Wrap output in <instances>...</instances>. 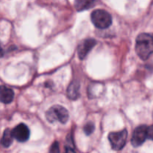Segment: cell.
<instances>
[{"label": "cell", "mask_w": 153, "mask_h": 153, "mask_svg": "<svg viewBox=\"0 0 153 153\" xmlns=\"http://www.w3.org/2000/svg\"><path fill=\"white\" fill-rule=\"evenodd\" d=\"M135 50L142 60H146L153 54V34L142 33L136 39Z\"/></svg>", "instance_id": "obj_1"}, {"label": "cell", "mask_w": 153, "mask_h": 153, "mask_svg": "<svg viewBox=\"0 0 153 153\" xmlns=\"http://www.w3.org/2000/svg\"><path fill=\"white\" fill-rule=\"evenodd\" d=\"M46 117L49 123L59 122L64 124L68 120L69 113L65 108L61 105H54L46 111Z\"/></svg>", "instance_id": "obj_2"}, {"label": "cell", "mask_w": 153, "mask_h": 153, "mask_svg": "<svg viewBox=\"0 0 153 153\" xmlns=\"http://www.w3.org/2000/svg\"><path fill=\"white\" fill-rule=\"evenodd\" d=\"M91 21L97 28L105 29L111 25L112 18L110 13L104 10H96L91 13Z\"/></svg>", "instance_id": "obj_3"}, {"label": "cell", "mask_w": 153, "mask_h": 153, "mask_svg": "<svg viewBox=\"0 0 153 153\" xmlns=\"http://www.w3.org/2000/svg\"><path fill=\"white\" fill-rule=\"evenodd\" d=\"M128 132L126 129L117 132H111L108 135V140L110 141L111 147L114 150H120L126 143Z\"/></svg>", "instance_id": "obj_4"}, {"label": "cell", "mask_w": 153, "mask_h": 153, "mask_svg": "<svg viewBox=\"0 0 153 153\" xmlns=\"http://www.w3.org/2000/svg\"><path fill=\"white\" fill-rule=\"evenodd\" d=\"M146 126H140L135 128L131 137V144L134 147H137L143 144L145 140L148 138Z\"/></svg>", "instance_id": "obj_5"}, {"label": "cell", "mask_w": 153, "mask_h": 153, "mask_svg": "<svg viewBox=\"0 0 153 153\" xmlns=\"http://www.w3.org/2000/svg\"><path fill=\"white\" fill-rule=\"evenodd\" d=\"M13 138L19 142H25L28 140L30 136V131L26 125L20 123L16 126L11 131Z\"/></svg>", "instance_id": "obj_6"}, {"label": "cell", "mask_w": 153, "mask_h": 153, "mask_svg": "<svg viewBox=\"0 0 153 153\" xmlns=\"http://www.w3.org/2000/svg\"><path fill=\"white\" fill-rule=\"evenodd\" d=\"M97 44V41L94 39H86L83 40L78 47V55L80 59H85V57L87 56L90 51Z\"/></svg>", "instance_id": "obj_7"}, {"label": "cell", "mask_w": 153, "mask_h": 153, "mask_svg": "<svg viewBox=\"0 0 153 153\" xmlns=\"http://www.w3.org/2000/svg\"><path fill=\"white\" fill-rule=\"evenodd\" d=\"M14 97V93L13 90L7 87L1 85L0 86V102L4 104L10 103Z\"/></svg>", "instance_id": "obj_8"}, {"label": "cell", "mask_w": 153, "mask_h": 153, "mask_svg": "<svg viewBox=\"0 0 153 153\" xmlns=\"http://www.w3.org/2000/svg\"><path fill=\"white\" fill-rule=\"evenodd\" d=\"M98 0H75V7L78 11L88 10L92 8L96 5Z\"/></svg>", "instance_id": "obj_9"}, {"label": "cell", "mask_w": 153, "mask_h": 153, "mask_svg": "<svg viewBox=\"0 0 153 153\" xmlns=\"http://www.w3.org/2000/svg\"><path fill=\"white\" fill-rule=\"evenodd\" d=\"M67 96L71 100H76L79 97V85L78 82H73L67 89Z\"/></svg>", "instance_id": "obj_10"}, {"label": "cell", "mask_w": 153, "mask_h": 153, "mask_svg": "<svg viewBox=\"0 0 153 153\" xmlns=\"http://www.w3.org/2000/svg\"><path fill=\"white\" fill-rule=\"evenodd\" d=\"M13 135L10 129H6L3 133L2 138L1 140V143L4 147H9L13 142Z\"/></svg>", "instance_id": "obj_11"}, {"label": "cell", "mask_w": 153, "mask_h": 153, "mask_svg": "<svg viewBox=\"0 0 153 153\" xmlns=\"http://www.w3.org/2000/svg\"><path fill=\"white\" fill-rule=\"evenodd\" d=\"M94 130V123L91 122L88 123L85 126V127H84V131H85V134H86L87 135H90L91 134H92Z\"/></svg>", "instance_id": "obj_12"}, {"label": "cell", "mask_w": 153, "mask_h": 153, "mask_svg": "<svg viewBox=\"0 0 153 153\" xmlns=\"http://www.w3.org/2000/svg\"><path fill=\"white\" fill-rule=\"evenodd\" d=\"M50 153H60V149H59V143L58 142H55L52 143V146L50 147V150H49Z\"/></svg>", "instance_id": "obj_13"}, {"label": "cell", "mask_w": 153, "mask_h": 153, "mask_svg": "<svg viewBox=\"0 0 153 153\" xmlns=\"http://www.w3.org/2000/svg\"><path fill=\"white\" fill-rule=\"evenodd\" d=\"M147 137L148 138L153 140V125L148 127L147 128Z\"/></svg>", "instance_id": "obj_14"}, {"label": "cell", "mask_w": 153, "mask_h": 153, "mask_svg": "<svg viewBox=\"0 0 153 153\" xmlns=\"http://www.w3.org/2000/svg\"><path fill=\"white\" fill-rule=\"evenodd\" d=\"M64 153H76L73 150V149H72L71 147H66V150Z\"/></svg>", "instance_id": "obj_15"}, {"label": "cell", "mask_w": 153, "mask_h": 153, "mask_svg": "<svg viewBox=\"0 0 153 153\" xmlns=\"http://www.w3.org/2000/svg\"><path fill=\"white\" fill-rule=\"evenodd\" d=\"M3 55H4V50H3L1 43H0V58L3 57Z\"/></svg>", "instance_id": "obj_16"}]
</instances>
